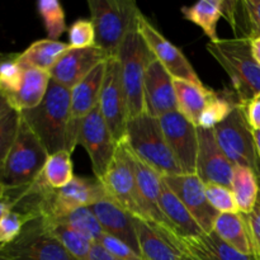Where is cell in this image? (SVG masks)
Here are the masks:
<instances>
[{
    "label": "cell",
    "instance_id": "35",
    "mask_svg": "<svg viewBox=\"0 0 260 260\" xmlns=\"http://www.w3.org/2000/svg\"><path fill=\"white\" fill-rule=\"evenodd\" d=\"M38 14L50 40L57 41L66 30V18L63 8L57 0H40L37 3Z\"/></svg>",
    "mask_w": 260,
    "mask_h": 260
},
{
    "label": "cell",
    "instance_id": "6",
    "mask_svg": "<svg viewBox=\"0 0 260 260\" xmlns=\"http://www.w3.org/2000/svg\"><path fill=\"white\" fill-rule=\"evenodd\" d=\"M119 61L121 78L127 99L128 118L140 116L145 112L144 81L147 66L154 60V55L139 29L127 35L116 56Z\"/></svg>",
    "mask_w": 260,
    "mask_h": 260
},
{
    "label": "cell",
    "instance_id": "8",
    "mask_svg": "<svg viewBox=\"0 0 260 260\" xmlns=\"http://www.w3.org/2000/svg\"><path fill=\"white\" fill-rule=\"evenodd\" d=\"M0 260H78L53 238L41 217L28 221L17 239L0 245Z\"/></svg>",
    "mask_w": 260,
    "mask_h": 260
},
{
    "label": "cell",
    "instance_id": "20",
    "mask_svg": "<svg viewBox=\"0 0 260 260\" xmlns=\"http://www.w3.org/2000/svg\"><path fill=\"white\" fill-rule=\"evenodd\" d=\"M131 154L135 165V173H136L137 187H139L142 208H144L145 220L160 226V228L164 229L168 233L173 234L172 228H170L169 222L165 218L161 207H160L161 188L162 184H164L162 175L157 173L155 169H152L146 162L142 161L141 159H139L132 151Z\"/></svg>",
    "mask_w": 260,
    "mask_h": 260
},
{
    "label": "cell",
    "instance_id": "21",
    "mask_svg": "<svg viewBox=\"0 0 260 260\" xmlns=\"http://www.w3.org/2000/svg\"><path fill=\"white\" fill-rule=\"evenodd\" d=\"M134 226L142 259L180 260L183 253L175 244V236L173 234L155 223L135 216Z\"/></svg>",
    "mask_w": 260,
    "mask_h": 260
},
{
    "label": "cell",
    "instance_id": "14",
    "mask_svg": "<svg viewBox=\"0 0 260 260\" xmlns=\"http://www.w3.org/2000/svg\"><path fill=\"white\" fill-rule=\"evenodd\" d=\"M106 62L94 69L83 81L70 90V121L66 137V151L70 154H73L78 146L81 123L99 104L102 84L106 73Z\"/></svg>",
    "mask_w": 260,
    "mask_h": 260
},
{
    "label": "cell",
    "instance_id": "2",
    "mask_svg": "<svg viewBox=\"0 0 260 260\" xmlns=\"http://www.w3.org/2000/svg\"><path fill=\"white\" fill-rule=\"evenodd\" d=\"M206 48L229 75L239 103L245 104L260 94V66L251 55L248 38L218 40L208 42Z\"/></svg>",
    "mask_w": 260,
    "mask_h": 260
},
{
    "label": "cell",
    "instance_id": "41",
    "mask_svg": "<svg viewBox=\"0 0 260 260\" xmlns=\"http://www.w3.org/2000/svg\"><path fill=\"white\" fill-rule=\"evenodd\" d=\"M69 46L88 48L95 46V29L90 19H78L69 28Z\"/></svg>",
    "mask_w": 260,
    "mask_h": 260
},
{
    "label": "cell",
    "instance_id": "18",
    "mask_svg": "<svg viewBox=\"0 0 260 260\" xmlns=\"http://www.w3.org/2000/svg\"><path fill=\"white\" fill-rule=\"evenodd\" d=\"M108 58L109 56L98 46L88 48L70 47L51 69V79L71 90Z\"/></svg>",
    "mask_w": 260,
    "mask_h": 260
},
{
    "label": "cell",
    "instance_id": "34",
    "mask_svg": "<svg viewBox=\"0 0 260 260\" xmlns=\"http://www.w3.org/2000/svg\"><path fill=\"white\" fill-rule=\"evenodd\" d=\"M239 103L235 94H223L220 95L218 93L215 94L210 103L207 104L198 119V127L205 129H213L218 124L222 123L226 118L231 114Z\"/></svg>",
    "mask_w": 260,
    "mask_h": 260
},
{
    "label": "cell",
    "instance_id": "50",
    "mask_svg": "<svg viewBox=\"0 0 260 260\" xmlns=\"http://www.w3.org/2000/svg\"><path fill=\"white\" fill-rule=\"evenodd\" d=\"M7 190H8V188L5 187L4 184H3L2 182H0V198H3L5 196V193H7Z\"/></svg>",
    "mask_w": 260,
    "mask_h": 260
},
{
    "label": "cell",
    "instance_id": "23",
    "mask_svg": "<svg viewBox=\"0 0 260 260\" xmlns=\"http://www.w3.org/2000/svg\"><path fill=\"white\" fill-rule=\"evenodd\" d=\"M175 244L183 254H189L197 260H256L255 255H246L234 249L213 231L197 238H175Z\"/></svg>",
    "mask_w": 260,
    "mask_h": 260
},
{
    "label": "cell",
    "instance_id": "46",
    "mask_svg": "<svg viewBox=\"0 0 260 260\" xmlns=\"http://www.w3.org/2000/svg\"><path fill=\"white\" fill-rule=\"evenodd\" d=\"M13 208H14V203H13V201L10 200L7 196V193H5L4 197L0 198V221H2Z\"/></svg>",
    "mask_w": 260,
    "mask_h": 260
},
{
    "label": "cell",
    "instance_id": "27",
    "mask_svg": "<svg viewBox=\"0 0 260 260\" xmlns=\"http://www.w3.org/2000/svg\"><path fill=\"white\" fill-rule=\"evenodd\" d=\"M70 48L69 43L53 41L50 38L38 40L29 45L22 53L17 55V61L23 68L38 69L50 73L58 58Z\"/></svg>",
    "mask_w": 260,
    "mask_h": 260
},
{
    "label": "cell",
    "instance_id": "16",
    "mask_svg": "<svg viewBox=\"0 0 260 260\" xmlns=\"http://www.w3.org/2000/svg\"><path fill=\"white\" fill-rule=\"evenodd\" d=\"M165 184L182 201L205 234L213 231V223L220 213L210 205L206 196V184L197 174L164 175Z\"/></svg>",
    "mask_w": 260,
    "mask_h": 260
},
{
    "label": "cell",
    "instance_id": "30",
    "mask_svg": "<svg viewBox=\"0 0 260 260\" xmlns=\"http://www.w3.org/2000/svg\"><path fill=\"white\" fill-rule=\"evenodd\" d=\"M231 190L238 205L239 213L248 215L253 211L259 194V180L255 173L245 167H234Z\"/></svg>",
    "mask_w": 260,
    "mask_h": 260
},
{
    "label": "cell",
    "instance_id": "48",
    "mask_svg": "<svg viewBox=\"0 0 260 260\" xmlns=\"http://www.w3.org/2000/svg\"><path fill=\"white\" fill-rule=\"evenodd\" d=\"M250 41V48H251V55H253L254 60L258 62V65L260 66V37L253 38Z\"/></svg>",
    "mask_w": 260,
    "mask_h": 260
},
{
    "label": "cell",
    "instance_id": "38",
    "mask_svg": "<svg viewBox=\"0 0 260 260\" xmlns=\"http://www.w3.org/2000/svg\"><path fill=\"white\" fill-rule=\"evenodd\" d=\"M206 196L218 213H239L235 197L230 188L218 184H206Z\"/></svg>",
    "mask_w": 260,
    "mask_h": 260
},
{
    "label": "cell",
    "instance_id": "31",
    "mask_svg": "<svg viewBox=\"0 0 260 260\" xmlns=\"http://www.w3.org/2000/svg\"><path fill=\"white\" fill-rule=\"evenodd\" d=\"M48 221H56V222L66 225L68 228L73 229L74 231H76V233H79L80 235H83L84 238H86L93 244L99 243V240H101L104 235L103 229H102L98 218L94 215V212L91 211L90 207L76 208V210L70 211L69 213L56 218V220Z\"/></svg>",
    "mask_w": 260,
    "mask_h": 260
},
{
    "label": "cell",
    "instance_id": "13",
    "mask_svg": "<svg viewBox=\"0 0 260 260\" xmlns=\"http://www.w3.org/2000/svg\"><path fill=\"white\" fill-rule=\"evenodd\" d=\"M159 122L183 174H196L198 154L197 126L190 123L178 111L160 117Z\"/></svg>",
    "mask_w": 260,
    "mask_h": 260
},
{
    "label": "cell",
    "instance_id": "17",
    "mask_svg": "<svg viewBox=\"0 0 260 260\" xmlns=\"http://www.w3.org/2000/svg\"><path fill=\"white\" fill-rule=\"evenodd\" d=\"M198 154L196 174L205 184H218L231 189L234 167L218 146L213 129L197 127Z\"/></svg>",
    "mask_w": 260,
    "mask_h": 260
},
{
    "label": "cell",
    "instance_id": "40",
    "mask_svg": "<svg viewBox=\"0 0 260 260\" xmlns=\"http://www.w3.org/2000/svg\"><path fill=\"white\" fill-rule=\"evenodd\" d=\"M33 220L30 216L13 208L2 221H0V245H7L19 236L23 228L28 221Z\"/></svg>",
    "mask_w": 260,
    "mask_h": 260
},
{
    "label": "cell",
    "instance_id": "28",
    "mask_svg": "<svg viewBox=\"0 0 260 260\" xmlns=\"http://www.w3.org/2000/svg\"><path fill=\"white\" fill-rule=\"evenodd\" d=\"M213 233L240 253L254 255L241 213H220L213 223Z\"/></svg>",
    "mask_w": 260,
    "mask_h": 260
},
{
    "label": "cell",
    "instance_id": "25",
    "mask_svg": "<svg viewBox=\"0 0 260 260\" xmlns=\"http://www.w3.org/2000/svg\"><path fill=\"white\" fill-rule=\"evenodd\" d=\"M160 207L165 218L172 228L173 234L178 239H189L201 236L203 233L202 229L193 218L189 211L187 210L182 201L174 194L167 184H162L161 197H160Z\"/></svg>",
    "mask_w": 260,
    "mask_h": 260
},
{
    "label": "cell",
    "instance_id": "10",
    "mask_svg": "<svg viewBox=\"0 0 260 260\" xmlns=\"http://www.w3.org/2000/svg\"><path fill=\"white\" fill-rule=\"evenodd\" d=\"M101 182L103 183L109 198L118 203L132 216L145 220L134 160L131 150L127 146L124 139L117 144L111 165Z\"/></svg>",
    "mask_w": 260,
    "mask_h": 260
},
{
    "label": "cell",
    "instance_id": "45",
    "mask_svg": "<svg viewBox=\"0 0 260 260\" xmlns=\"http://www.w3.org/2000/svg\"><path fill=\"white\" fill-rule=\"evenodd\" d=\"M89 260H121V259L114 256L113 254L109 253L108 250H106L101 244L95 243L93 244V246H91Z\"/></svg>",
    "mask_w": 260,
    "mask_h": 260
},
{
    "label": "cell",
    "instance_id": "22",
    "mask_svg": "<svg viewBox=\"0 0 260 260\" xmlns=\"http://www.w3.org/2000/svg\"><path fill=\"white\" fill-rule=\"evenodd\" d=\"M91 211L98 218L104 234L119 239L131 246L140 254L136 231L134 226V216L127 212L123 207L114 202L112 198H106L91 206Z\"/></svg>",
    "mask_w": 260,
    "mask_h": 260
},
{
    "label": "cell",
    "instance_id": "36",
    "mask_svg": "<svg viewBox=\"0 0 260 260\" xmlns=\"http://www.w3.org/2000/svg\"><path fill=\"white\" fill-rule=\"evenodd\" d=\"M18 53H10L0 65V91L10 96L17 91L22 81L24 68L17 61Z\"/></svg>",
    "mask_w": 260,
    "mask_h": 260
},
{
    "label": "cell",
    "instance_id": "53",
    "mask_svg": "<svg viewBox=\"0 0 260 260\" xmlns=\"http://www.w3.org/2000/svg\"><path fill=\"white\" fill-rule=\"evenodd\" d=\"M256 260H260V258H256Z\"/></svg>",
    "mask_w": 260,
    "mask_h": 260
},
{
    "label": "cell",
    "instance_id": "3",
    "mask_svg": "<svg viewBox=\"0 0 260 260\" xmlns=\"http://www.w3.org/2000/svg\"><path fill=\"white\" fill-rule=\"evenodd\" d=\"M88 5L95 29V46L114 57L127 35L137 29L141 10L134 0H89Z\"/></svg>",
    "mask_w": 260,
    "mask_h": 260
},
{
    "label": "cell",
    "instance_id": "26",
    "mask_svg": "<svg viewBox=\"0 0 260 260\" xmlns=\"http://www.w3.org/2000/svg\"><path fill=\"white\" fill-rule=\"evenodd\" d=\"M175 96H177L178 112L190 123L198 127V119L203 109L207 107L216 91L206 88L203 84H196L187 80L174 79Z\"/></svg>",
    "mask_w": 260,
    "mask_h": 260
},
{
    "label": "cell",
    "instance_id": "47",
    "mask_svg": "<svg viewBox=\"0 0 260 260\" xmlns=\"http://www.w3.org/2000/svg\"><path fill=\"white\" fill-rule=\"evenodd\" d=\"M12 111H13V108L10 107L7 96H5L4 94L0 91V121H2V119L4 118L8 113H10Z\"/></svg>",
    "mask_w": 260,
    "mask_h": 260
},
{
    "label": "cell",
    "instance_id": "32",
    "mask_svg": "<svg viewBox=\"0 0 260 260\" xmlns=\"http://www.w3.org/2000/svg\"><path fill=\"white\" fill-rule=\"evenodd\" d=\"M42 218V217H41ZM45 222L46 228L50 231L51 235L55 239H57L58 243L71 254L75 259L78 260H89L90 256V250L93 243L89 241L88 239L84 238L79 233L74 231L73 229L68 228L66 225H62L56 221H48L42 218Z\"/></svg>",
    "mask_w": 260,
    "mask_h": 260
},
{
    "label": "cell",
    "instance_id": "24",
    "mask_svg": "<svg viewBox=\"0 0 260 260\" xmlns=\"http://www.w3.org/2000/svg\"><path fill=\"white\" fill-rule=\"evenodd\" d=\"M50 81L51 75L47 71L24 68L22 81L17 91L7 98L10 107L19 113L36 108L45 98Z\"/></svg>",
    "mask_w": 260,
    "mask_h": 260
},
{
    "label": "cell",
    "instance_id": "15",
    "mask_svg": "<svg viewBox=\"0 0 260 260\" xmlns=\"http://www.w3.org/2000/svg\"><path fill=\"white\" fill-rule=\"evenodd\" d=\"M137 29L154 57L164 66L173 79L202 84L200 76L197 75L184 53L170 41H168L144 14L140 17Z\"/></svg>",
    "mask_w": 260,
    "mask_h": 260
},
{
    "label": "cell",
    "instance_id": "1",
    "mask_svg": "<svg viewBox=\"0 0 260 260\" xmlns=\"http://www.w3.org/2000/svg\"><path fill=\"white\" fill-rule=\"evenodd\" d=\"M48 155L66 150L70 121V90L51 79L43 101L36 108L20 112Z\"/></svg>",
    "mask_w": 260,
    "mask_h": 260
},
{
    "label": "cell",
    "instance_id": "42",
    "mask_svg": "<svg viewBox=\"0 0 260 260\" xmlns=\"http://www.w3.org/2000/svg\"><path fill=\"white\" fill-rule=\"evenodd\" d=\"M259 180V194L253 211L248 215H243L245 221L246 230H248L249 239H250L253 254L256 258H260V178Z\"/></svg>",
    "mask_w": 260,
    "mask_h": 260
},
{
    "label": "cell",
    "instance_id": "39",
    "mask_svg": "<svg viewBox=\"0 0 260 260\" xmlns=\"http://www.w3.org/2000/svg\"><path fill=\"white\" fill-rule=\"evenodd\" d=\"M241 38L260 37V0L241 2Z\"/></svg>",
    "mask_w": 260,
    "mask_h": 260
},
{
    "label": "cell",
    "instance_id": "33",
    "mask_svg": "<svg viewBox=\"0 0 260 260\" xmlns=\"http://www.w3.org/2000/svg\"><path fill=\"white\" fill-rule=\"evenodd\" d=\"M41 175L53 189L66 187L75 178L70 152L62 150L56 154L48 155Z\"/></svg>",
    "mask_w": 260,
    "mask_h": 260
},
{
    "label": "cell",
    "instance_id": "12",
    "mask_svg": "<svg viewBox=\"0 0 260 260\" xmlns=\"http://www.w3.org/2000/svg\"><path fill=\"white\" fill-rule=\"evenodd\" d=\"M78 145L85 149L94 177L99 180L103 179L116 152L117 142L102 116L99 104L81 123Z\"/></svg>",
    "mask_w": 260,
    "mask_h": 260
},
{
    "label": "cell",
    "instance_id": "37",
    "mask_svg": "<svg viewBox=\"0 0 260 260\" xmlns=\"http://www.w3.org/2000/svg\"><path fill=\"white\" fill-rule=\"evenodd\" d=\"M19 123L20 113L14 109L0 121V170L14 144Z\"/></svg>",
    "mask_w": 260,
    "mask_h": 260
},
{
    "label": "cell",
    "instance_id": "44",
    "mask_svg": "<svg viewBox=\"0 0 260 260\" xmlns=\"http://www.w3.org/2000/svg\"><path fill=\"white\" fill-rule=\"evenodd\" d=\"M244 114L253 131H260V94L254 95L245 104H241Z\"/></svg>",
    "mask_w": 260,
    "mask_h": 260
},
{
    "label": "cell",
    "instance_id": "11",
    "mask_svg": "<svg viewBox=\"0 0 260 260\" xmlns=\"http://www.w3.org/2000/svg\"><path fill=\"white\" fill-rule=\"evenodd\" d=\"M99 108L112 136L118 144L126 135L129 118L126 93L121 78V68L116 56L109 57L106 62V73L99 96Z\"/></svg>",
    "mask_w": 260,
    "mask_h": 260
},
{
    "label": "cell",
    "instance_id": "49",
    "mask_svg": "<svg viewBox=\"0 0 260 260\" xmlns=\"http://www.w3.org/2000/svg\"><path fill=\"white\" fill-rule=\"evenodd\" d=\"M254 139H255L256 149H258V155L260 160V131H254Z\"/></svg>",
    "mask_w": 260,
    "mask_h": 260
},
{
    "label": "cell",
    "instance_id": "19",
    "mask_svg": "<svg viewBox=\"0 0 260 260\" xmlns=\"http://www.w3.org/2000/svg\"><path fill=\"white\" fill-rule=\"evenodd\" d=\"M144 104L145 113L155 118L178 111L174 79L156 58L150 62L145 74Z\"/></svg>",
    "mask_w": 260,
    "mask_h": 260
},
{
    "label": "cell",
    "instance_id": "9",
    "mask_svg": "<svg viewBox=\"0 0 260 260\" xmlns=\"http://www.w3.org/2000/svg\"><path fill=\"white\" fill-rule=\"evenodd\" d=\"M108 198L103 183L95 177H75L61 189L48 188L38 207V217L56 220L70 211L80 207H91Z\"/></svg>",
    "mask_w": 260,
    "mask_h": 260
},
{
    "label": "cell",
    "instance_id": "52",
    "mask_svg": "<svg viewBox=\"0 0 260 260\" xmlns=\"http://www.w3.org/2000/svg\"><path fill=\"white\" fill-rule=\"evenodd\" d=\"M8 57V55H4V53H0V65H2L3 61Z\"/></svg>",
    "mask_w": 260,
    "mask_h": 260
},
{
    "label": "cell",
    "instance_id": "4",
    "mask_svg": "<svg viewBox=\"0 0 260 260\" xmlns=\"http://www.w3.org/2000/svg\"><path fill=\"white\" fill-rule=\"evenodd\" d=\"M47 157V150L20 116L17 137L0 170V182L9 192L25 189L42 173Z\"/></svg>",
    "mask_w": 260,
    "mask_h": 260
},
{
    "label": "cell",
    "instance_id": "5",
    "mask_svg": "<svg viewBox=\"0 0 260 260\" xmlns=\"http://www.w3.org/2000/svg\"><path fill=\"white\" fill-rule=\"evenodd\" d=\"M123 139L129 150L139 159L150 165L162 177L183 174L165 140L159 118L144 112L140 116L128 119Z\"/></svg>",
    "mask_w": 260,
    "mask_h": 260
},
{
    "label": "cell",
    "instance_id": "7",
    "mask_svg": "<svg viewBox=\"0 0 260 260\" xmlns=\"http://www.w3.org/2000/svg\"><path fill=\"white\" fill-rule=\"evenodd\" d=\"M218 146L233 165L245 167L260 178V160L254 131L249 126L241 104L234 108L230 116L213 128Z\"/></svg>",
    "mask_w": 260,
    "mask_h": 260
},
{
    "label": "cell",
    "instance_id": "29",
    "mask_svg": "<svg viewBox=\"0 0 260 260\" xmlns=\"http://www.w3.org/2000/svg\"><path fill=\"white\" fill-rule=\"evenodd\" d=\"M184 18L194 23L210 38V42H217V23L223 17V0H201L190 7L180 9Z\"/></svg>",
    "mask_w": 260,
    "mask_h": 260
},
{
    "label": "cell",
    "instance_id": "43",
    "mask_svg": "<svg viewBox=\"0 0 260 260\" xmlns=\"http://www.w3.org/2000/svg\"><path fill=\"white\" fill-rule=\"evenodd\" d=\"M98 244H101L106 250H108L109 253L113 254L114 256L121 260H144L141 258V255L137 254L131 246L127 245L126 243H123L119 239L114 238V236L108 235V234H104L103 238L99 240Z\"/></svg>",
    "mask_w": 260,
    "mask_h": 260
},
{
    "label": "cell",
    "instance_id": "51",
    "mask_svg": "<svg viewBox=\"0 0 260 260\" xmlns=\"http://www.w3.org/2000/svg\"><path fill=\"white\" fill-rule=\"evenodd\" d=\"M180 260H197V259L193 258V256L189 255V254H183V255L180 256Z\"/></svg>",
    "mask_w": 260,
    "mask_h": 260
}]
</instances>
